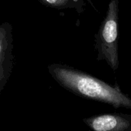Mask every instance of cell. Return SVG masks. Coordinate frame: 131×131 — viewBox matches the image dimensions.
Masks as SVG:
<instances>
[{"label": "cell", "mask_w": 131, "mask_h": 131, "mask_svg": "<svg viewBox=\"0 0 131 131\" xmlns=\"http://www.w3.org/2000/svg\"><path fill=\"white\" fill-rule=\"evenodd\" d=\"M119 0H111L106 15L96 36L97 59L104 60L116 71L120 65L118 53Z\"/></svg>", "instance_id": "cell-2"}, {"label": "cell", "mask_w": 131, "mask_h": 131, "mask_svg": "<svg viewBox=\"0 0 131 131\" xmlns=\"http://www.w3.org/2000/svg\"><path fill=\"white\" fill-rule=\"evenodd\" d=\"M12 37L11 25H0V93L5 86L12 66Z\"/></svg>", "instance_id": "cell-4"}, {"label": "cell", "mask_w": 131, "mask_h": 131, "mask_svg": "<svg viewBox=\"0 0 131 131\" xmlns=\"http://www.w3.org/2000/svg\"><path fill=\"white\" fill-rule=\"evenodd\" d=\"M48 69L61 86L79 97L111 105L115 109L131 110V98L117 85L111 86L90 74L66 66L53 64Z\"/></svg>", "instance_id": "cell-1"}, {"label": "cell", "mask_w": 131, "mask_h": 131, "mask_svg": "<svg viewBox=\"0 0 131 131\" xmlns=\"http://www.w3.org/2000/svg\"><path fill=\"white\" fill-rule=\"evenodd\" d=\"M45 5H49L53 8H64L71 2H77L78 0H40Z\"/></svg>", "instance_id": "cell-5"}, {"label": "cell", "mask_w": 131, "mask_h": 131, "mask_svg": "<svg viewBox=\"0 0 131 131\" xmlns=\"http://www.w3.org/2000/svg\"><path fill=\"white\" fill-rule=\"evenodd\" d=\"M83 122L93 131H131V115L123 113L95 115Z\"/></svg>", "instance_id": "cell-3"}]
</instances>
